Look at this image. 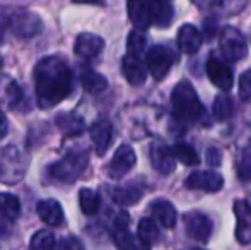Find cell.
Segmentation results:
<instances>
[{
	"label": "cell",
	"mask_w": 251,
	"mask_h": 250,
	"mask_svg": "<svg viewBox=\"0 0 251 250\" xmlns=\"http://www.w3.org/2000/svg\"><path fill=\"white\" fill-rule=\"evenodd\" d=\"M34 89L38 107L41 110H48L62 103L74 89L69 63L58 55H50L38 62L34 67Z\"/></svg>",
	"instance_id": "6da1fadb"
},
{
	"label": "cell",
	"mask_w": 251,
	"mask_h": 250,
	"mask_svg": "<svg viewBox=\"0 0 251 250\" xmlns=\"http://www.w3.org/2000/svg\"><path fill=\"white\" fill-rule=\"evenodd\" d=\"M171 105L176 120H179L181 124L193 125L205 118V108L190 81H179L173 87Z\"/></svg>",
	"instance_id": "7a4b0ae2"
},
{
	"label": "cell",
	"mask_w": 251,
	"mask_h": 250,
	"mask_svg": "<svg viewBox=\"0 0 251 250\" xmlns=\"http://www.w3.org/2000/svg\"><path fill=\"white\" fill-rule=\"evenodd\" d=\"M89 165V154L86 149H74L67 153L62 160L53 163L48 168V175L56 182L62 184H74L77 182L86 171Z\"/></svg>",
	"instance_id": "3957f363"
},
{
	"label": "cell",
	"mask_w": 251,
	"mask_h": 250,
	"mask_svg": "<svg viewBox=\"0 0 251 250\" xmlns=\"http://www.w3.org/2000/svg\"><path fill=\"white\" fill-rule=\"evenodd\" d=\"M29 161L17 147L7 146L0 149V182L7 185L17 184L24 178Z\"/></svg>",
	"instance_id": "277c9868"
},
{
	"label": "cell",
	"mask_w": 251,
	"mask_h": 250,
	"mask_svg": "<svg viewBox=\"0 0 251 250\" xmlns=\"http://www.w3.org/2000/svg\"><path fill=\"white\" fill-rule=\"evenodd\" d=\"M219 48L229 62H239L248 55V41L245 34L234 26L222 28L219 36Z\"/></svg>",
	"instance_id": "5b68a950"
},
{
	"label": "cell",
	"mask_w": 251,
	"mask_h": 250,
	"mask_svg": "<svg viewBox=\"0 0 251 250\" xmlns=\"http://www.w3.org/2000/svg\"><path fill=\"white\" fill-rule=\"evenodd\" d=\"M176 62V52L168 45H154L146 57V69L155 81L166 79Z\"/></svg>",
	"instance_id": "8992f818"
},
{
	"label": "cell",
	"mask_w": 251,
	"mask_h": 250,
	"mask_svg": "<svg viewBox=\"0 0 251 250\" xmlns=\"http://www.w3.org/2000/svg\"><path fill=\"white\" fill-rule=\"evenodd\" d=\"M185 228L193 240L199 244H207L214 233V221L208 214L193 209L185 214Z\"/></svg>",
	"instance_id": "52a82bcc"
},
{
	"label": "cell",
	"mask_w": 251,
	"mask_h": 250,
	"mask_svg": "<svg viewBox=\"0 0 251 250\" xmlns=\"http://www.w3.org/2000/svg\"><path fill=\"white\" fill-rule=\"evenodd\" d=\"M137 163V156L135 151H133L132 146L128 144H123L116 149V153L113 154L111 161L106 167V173H108L109 178L113 180H120V178L125 177L128 171H132V168L135 167Z\"/></svg>",
	"instance_id": "ba28073f"
},
{
	"label": "cell",
	"mask_w": 251,
	"mask_h": 250,
	"mask_svg": "<svg viewBox=\"0 0 251 250\" xmlns=\"http://www.w3.org/2000/svg\"><path fill=\"white\" fill-rule=\"evenodd\" d=\"M7 28H9L16 36L31 38V36H34V34L40 33L43 24H41V19L34 12H29V10H19V12H14L12 16L9 17Z\"/></svg>",
	"instance_id": "9c48e42d"
},
{
	"label": "cell",
	"mask_w": 251,
	"mask_h": 250,
	"mask_svg": "<svg viewBox=\"0 0 251 250\" xmlns=\"http://www.w3.org/2000/svg\"><path fill=\"white\" fill-rule=\"evenodd\" d=\"M185 187L188 190H203L208 194H215L224 187V178L214 170H197L186 177Z\"/></svg>",
	"instance_id": "30bf717a"
},
{
	"label": "cell",
	"mask_w": 251,
	"mask_h": 250,
	"mask_svg": "<svg viewBox=\"0 0 251 250\" xmlns=\"http://www.w3.org/2000/svg\"><path fill=\"white\" fill-rule=\"evenodd\" d=\"M205 69H207L208 79L215 87H219L221 91H231L232 84H234V76H232V70L229 69V65L224 60H221L215 54H210V57L207 58Z\"/></svg>",
	"instance_id": "8fae6325"
},
{
	"label": "cell",
	"mask_w": 251,
	"mask_h": 250,
	"mask_svg": "<svg viewBox=\"0 0 251 250\" xmlns=\"http://www.w3.org/2000/svg\"><path fill=\"white\" fill-rule=\"evenodd\" d=\"M149 160H151V165L157 173L164 175H171L176 168V160L173 156V151L169 146H166L164 142H155L151 144V149H149Z\"/></svg>",
	"instance_id": "7c38bea8"
},
{
	"label": "cell",
	"mask_w": 251,
	"mask_h": 250,
	"mask_svg": "<svg viewBox=\"0 0 251 250\" xmlns=\"http://www.w3.org/2000/svg\"><path fill=\"white\" fill-rule=\"evenodd\" d=\"M236 216V240L243 245L251 244V206L248 200H234Z\"/></svg>",
	"instance_id": "4fadbf2b"
},
{
	"label": "cell",
	"mask_w": 251,
	"mask_h": 250,
	"mask_svg": "<svg viewBox=\"0 0 251 250\" xmlns=\"http://www.w3.org/2000/svg\"><path fill=\"white\" fill-rule=\"evenodd\" d=\"M102 50H104V40L93 33L79 34L75 40V45H74L75 55L84 58V60H93V58H96Z\"/></svg>",
	"instance_id": "5bb4252c"
},
{
	"label": "cell",
	"mask_w": 251,
	"mask_h": 250,
	"mask_svg": "<svg viewBox=\"0 0 251 250\" xmlns=\"http://www.w3.org/2000/svg\"><path fill=\"white\" fill-rule=\"evenodd\" d=\"M24 103H26V98L16 81H0V107L7 110H21L24 108Z\"/></svg>",
	"instance_id": "9a60e30c"
},
{
	"label": "cell",
	"mask_w": 251,
	"mask_h": 250,
	"mask_svg": "<svg viewBox=\"0 0 251 250\" xmlns=\"http://www.w3.org/2000/svg\"><path fill=\"white\" fill-rule=\"evenodd\" d=\"M151 214L154 218V221L157 224H161L166 230H173L176 226V221H178V213H176V207L169 202L168 199H155L151 202L149 206Z\"/></svg>",
	"instance_id": "2e32d148"
},
{
	"label": "cell",
	"mask_w": 251,
	"mask_h": 250,
	"mask_svg": "<svg viewBox=\"0 0 251 250\" xmlns=\"http://www.w3.org/2000/svg\"><path fill=\"white\" fill-rule=\"evenodd\" d=\"M122 72L125 76V79L135 87L142 86L147 79V69H146V63L142 62V58L133 57V55L128 54L122 60Z\"/></svg>",
	"instance_id": "e0dca14e"
},
{
	"label": "cell",
	"mask_w": 251,
	"mask_h": 250,
	"mask_svg": "<svg viewBox=\"0 0 251 250\" xmlns=\"http://www.w3.org/2000/svg\"><path fill=\"white\" fill-rule=\"evenodd\" d=\"M91 140L96 153L102 156L113 142V124L109 120H98L91 127Z\"/></svg>",
	"instance_id": "ac0fdd59"
},
{
	"label": "cell",
	"mask_w": 251,
	"mask_h": 250,
	"mask_svg": "<svg viewBox=\"0 0 251 250\" xmlns=\"http://www.w3.org/2000/svg\"><path fill=\"white\" fill-rule=\"evenodd\" d=\"M178 47L183 54L195 55L201 48V33L193 24H183L178 29Z\"/></svg>",
	"instance_id": "d6986e66"
},
{
	"label": "cell",
	"mask_w": 251,
	"mask_h": 250,
	"mask_svg": "<svg viewBox=\"0 0 251 250\" xmlns=\"http://www.w3.org/2000/svg\"><path fill=\"white\" fill-rule=\"evenodd\" d=\"M36 214L40 216V220L48 226H60L65 220V214L60 206L58 200L55 199H45L40 200L36 206Z\"/></svg>",
	"instance_id": "ffe728a7"
},
{
	"label": "cell",
	"mask_w": 251,
	"mask_h": 250,
	"mask_svg": "<svg viewBox=\"0 0 251 250\" xmlns=\"http://www.w3.org/2000/svg\"><path fill=\"white\" fill-rule=\"evenodd\" d=\"M151 7V23L154 26L161 28V29H166L169 24L175 19V7L169 2H162V0H154V2H149Z\"/></svg>",
	"instance_id": "44dd1931"
},
{
	"label": "cell",
	"mask_w": 251,
	"mask_h": 250,
	"mask_svg": "<svg viewBox=\"0 0 251 250\" xmlns=\"http://www.w3.org/2000/svg\"><path fill=\"white\" fill-rule=\"evenodd\" d=\"M128 9V17L133 23V26L139 31H146L147 28L152 26L151 23V7L149 2H140V0H133V2L126 3Z\"/></svg>",
	"instance_id": "7402d4cb"
},
{
	"label": "cell",
	"mask_w": 251,
	"mask_h": 250,
	"mask_svg": "<svg viewBox=\"0 0 251 250\" xmlns=\"http://www.w3.org/2000/svg\"><path fill=\"white\" fill-rule=\"evenodd\" d=\"M55 124L58 127V130L67 137H75L80 136L86 129V124H84V118L80 115L74 113H60L58 117L55 118Z\"/></svg>",
	"instance_id": "603a6c76"
},
{
	"label": "cell",
	"mask_w": 251,
	"mask_h": 250,
	"mask_svg": "<svg viewBox=\"0 0 251 250\" xmlns=\"http://www.w3.org/2000/svg\"><path fill=\"white\" fill-rule=\"evenodd\" d=\"M80 84L82 87L91 94H98L108 87V81L104 76H101L100 72L93 70L91 67H82L80 70Z\"/></svg>",
	"instance_id": "cb8c5ba5"
},
{
	"label": "cell",
	"mask_w": 251,
	"mask_h": 250,
	"mask_svg": "<svg viewBox=\"0 0 251 250\" xmlns=\"http://www.w3.org/2000/svg\"><path fill=\"white\" fill-rule=\"evenodd\" d=\"M113 240L120 250H151L149 245H146L137 235L130 233L128 230H115L113 231Z\"/></svg>",
	"instance_id": "d4e9b609"
},
{
	"label": "cell",
	"mask_w": 251,
	"mask_h": 250,
	"mask_svg": "<svg viewBox=\"0 0 251 250\" xmlns=\"http://www.w3.org/2000/svg\"><path fill=\"white\" fill-rule=\"evenodd\" d=\"M144 195V189L139 185H126V187L115 189L111 194L113 200H115L118 206H133L137 204Z\"/></svg>",
	"instance_id": "484cf974"
},
{
	"label": "cell",
	"mask_w": 251,
	"mask_h": 250,
	"mask_svg": "<svg viewBox=\"0 0 251 250\" xmlns=\"http://www.w3.org/2000/svg\"><path fill=\"white\" fill-rule=\"evenodd\" d=\"M137 237L144 242L146 245H154L161 240V231H159V224L151 218H142L137 226Z\"/></svg>",
	"instance_id": "4316f807"
},
{
	"label": "cell",
	"mask_w": 251,
	"mask_h": 250,
	"mask_svg": "<svg viewBox=\"0 0 251 250\" xmlns=\"http://www.w3.org/2000/svg\"><path fill=\"white\" fill-rule=\"evenodd\" d=\"M21 214V202L12 194H0V216L7 221H16Z\"/></svg>",
	"instance_id": "83f0119b"
},
{
	"label": "cell",
	"mask_w": 251,
	"mask_h": 250,
	"mask_svg": "<svg viewBox=\"0 0 251 250\" xmlns=\"http://www.w3.org/2000/svg\"><path fill=\"white\" fill-rule=\"evenodd\" d=\"M232 111H234V103L227 94H217L212 105V115L217 122H224L227 118L232 117Z\"/></svg>",
	"instance_id": "f1b7e54d"
},
{
	"label": "cell",
	"mask_w": 251,
	"mask_h": 250,
	"mask_svg": "<svg viewBox=\"0 0 251 250\" xmlns=\"http://www.w3.org/2000/svg\"><path fill=\"white\" fill-rule=\"evenodd\" d=\"M79 204L80 209L86 216H94V214L100 211L101 206V199L94 190L91 189H80L79 192Z\"/></svg>",
	"instance_id": "f546056e"
},
{
	"label": "cell",
	"mask_w": 251,
	"mask_h": 250,
	"mask_svg": "<svg viewBox=\"0 0 251 250\" xmlns=\"http://www.w3.org/2000/svg\"><path fill=\"white\" fill-rule=\"evenodd\" d=\"M171 151H173V156H175V160L181 161V163L186 165V167H195V165H199V161H200L197 151L186 142L175 144V146L171 147Z\"/></svg>",
	"instance_id": "4dcf8cb0"
},
{
	"label": "cell",
	"mask_w": 251,
	"mask_h": 250,
	"mask_svg": "<svg viewBox=\"0 0 251 250\" xmlns=\"http://www.w3.org/2000/svg\"><path fill=\"white\" fill-rule=\"evenodd\" d=\"M126 48H128V55H133V57L140 58L147 48V34L144 33V31L133 29L132 33L128 34Z\"/></svg>",
	"instance_id": "1f68e13d"
},
{
	"label": "cell",
	"mask_w": 251,
	"mask_h": 250,
	"mask_svg": "<svg viewBox=\"0 0 251 250\" xmlns=\"http://www.w3.org/2000/svg\"><path fill=\"white\" fill-rule=\"evenodd\" d=\"M236 171H238V177L245 184H251V146L245 147V149L239 153L238 163H236Z\"/></svg>",
	"instance_id": "d6a6232c"
},
{
	"label": "cell",
	"mask_w": 251,
	"mask_h": 250,
	"mask_svg": "<svg viewBox=\"0 0 251 250\" xmlns=\"http://www.w3.org/2000/svg\"><path fill=\"white\" fill-rule=\"evenodd\" d=\"M31 250H55V237L51 231H36L31 237Z\"/></svg>",
	"instance_id": "836d02e7"
},
{
	"label": "cell",
	"mask_w": 251,
	"mask_h": 250,
	"mask_svg": "<svg viewBox=\"0 0 251 250\" xmlns=\"http://www.w3.org/2000/svg\"><path fill=\"white\" fill-rule=\"evenodd\" d=\"M239 98L245 101L251 98V69L245 70L239 77Z\"/></svg>",
	"instance_id": "e575fe53"
},
{
	"label": "cell",
	"mask_w": 251,
	"mask_h": 250,
	"mask_svg": "<svg viewBox=\"0 0 251 250\" xmlns=\"http://www.w3.org/2000/svg\"><path fill=\"white\" fill-rule=\"evenodd\" d=\"M205 160H207V165L210 167H221L222 165V151L219 149L217 146H210L205 153Z\"/></svg>",
	"instance_id": "d590c367"
},
{
	"label": "cell",
	"mask_w": 251,
	"mask_h": 250,
	"mask_svg": "<svg viewBox=\"0 0 251 250\" xmlns=\"http://www.w3.org/2000/svg\"><path fill=\"white\" fill-rule=\"evenodd\" d=\"M58 250H84V249H82V244H80L75 237H67L60 242Z\"/></svg>",
	"instance_id": "8d00e7d4"
},
{
	"label": "cell",
	"mask_w": 251,
	"mask_h": 250,
	"mask_svg": "<svg viewBox=\"0 0 251 250\" xmlns=\"http://www.w3.org/2000/svg\"><path fill=\"white\" fill-rule=\"evenodd\" d=\"M7 132H9V122H7L5 115L0 111V139H3L7 136Z\"/></svg>",
	"instance_id": "74e56055"
},
{
	"label": "cell",
	"mask_w": 251,
	"mask_h": 250,
	"mask_svg": "<svg viewBox=\"0 0 251 250\" xmlns=\"http://www.w3.org/2000/svg\"><path fill=\"white\" fill-rule=\"evenodd\" d=\"M248 122L251 124V110H250V113H248Z\"/></svg>",
	"instance_id": "f35d334b"
},
{
	"label": "cell",
	"mask_w": 251,
	"mask_h": 250,
	"mask_svg": "<svg viewBox=\"0 0 251 250\" xmlns=\"http://www.w3.org/2000/svg\"><path fill=\"white\" fill-rule=\"evenodd\" d=\"M192 250H207V249H201V247H197V249H192Z\"/></svg>",
	"instance_id": "ab89813d"
}]
</instances>
